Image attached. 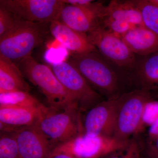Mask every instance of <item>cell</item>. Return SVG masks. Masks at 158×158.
<instances>
[{
    "label": "cell",
    "instance_id": "cell-8",
    "mask_svg": "<svg viewBox=\"0 0 158 158\" xmlns=\"http://www.w3.org/2000/svg\"><path fill=\"white\" fill-rule=\"evenodd\" d=\"M87 34L105 59L129 72L135 68L138 59L121 37L109 31L103 25Z\"/></svg>",
    "mask_w": 158,
    "mask_h": 158
},
{
    "label": "cell",
    "instance_id": "cell-26",
    "mask_svg": "<svg viewBox=\"0 0 158 158\" xmlns=\"http://www.w3.org/2000/svg\"><path fill=\"white\" fill-rule=\"evenodd\" d=\"M65 4L76 6H85L90 5L94 2L90 0H62Z\"/></svg>",
    "mask_w": 158,
    "mask_h": 158
},
{
    "label": "cell",
    "instance_id": "cell-3",
    "mask_svg": "<svg viewBox=\"0 0 158 158\" xmlns=\"http://www.w3.org/2000/svg\"><path fill=\"white\" fill-rule=\"evenodd\" d=\"M36 125L54 150L84 133L81 112L76 105L61 110L46 106Z\"/></svg>",
    "mask_w": 158,
    "mask_h": 158
},
{
    "label": "cell",
    "instance_id": "cell-7",
    "mask_svg": "<svg viewBox=\"0 0 158 158\" xmlns=\"http://www.w3.org/2000/svg\"><path fill=\"white\" fill-rule=\"evenodd\" d=\"M132 141H120L114 137L83 134L56 148L53 152L64 153L76 158H103L123 150Z\"/></svg>",
    "mask_w": 158,
    "mask_h": 158
},
{
    "label": "cell",
    "instance_id": "cell-25",
    "mask_svg": "<svg viewBox=\"0 0 158 158\" xmlns=\"http://www.w3.org/2000/svg\"><path fill=\"white\" fill-rule=\"evenodd\" d=\"M148 134L150 142L158 138V118L149 127Z\"/></svg>",
    "mask_w": 158,
    "mask_h": 158
},
{
    "label": "cell",
    "instance_id": "cell-4",
    "mask_svg": "<svg viewBox=\"0 0 158 158\" xmlns=\"http://www.w3.org/2000/svg\"><path fill=\"white\" fill-rule=\"evenodd\" d=\"M17 65L25 77L45 96L48 107L61 110L72 105L77 106L73 97L62 86L48 65L37 62L31 56L18 62Z\"/></svg>",
    "mask_w": 158,
    "mask_h": 158
},
{
    "label": "cell",
    "instance_id": "cell-16",
    "mask_svg": "<svg viewBox=\"0 0 158 158\" xmlns=\"http://www.w3.org/2000/svg\"><path fill=\"white\" fill-rule=\"evenodd\" d=\"M136 89L148 91L158 88V52L138 59L135 68L130 72Z\"/></svg>",
    "mask_w": 158,
    "mask_h": 158
},
{
    "label": "cell",
    "instance_id": "cell-18",
    "mask_svg": "<svg viewBox=\"0 0 158 158\" xmlns=\"http://www.w3.org/2000/svg\"><path fill=\"white\" fill-rule=\"evenodd\" d=\"M30 90V86L16 63L0 55V93Z\"/></svg>",
    "mask_w": 158,
    "mask_h": 158
},
{
    "label": "cell",
    "instance_id": "cell-20",
    "mask_svg": "<svg viewBox=\"0 0 158 158\" xmlns=\"http://www.w3.org/2000/svg\"><path fill=\"white\" fill-rule=\"evenodd\" d=\"M141 12L143 25L158 35V7L149 0L135 1Z\"/></svg>",
    "mask_w": 158,
    "mask_h": 158
},
{
    "label": "cell",
    "instance_id": "cell-13",
    "mask_svg": "<svg viewBox=\"0 0 158 158\" xmlns=\"http://www.w3.org/2000/svg\"><path fill=\"white\" fill-rule=\"evenodd\" d=\"M20 158H48L53 151L36 124L14 130Z\"/></svg>",
    "mask_w": 158,
    "mask_h": 158
},
{
    "label": "cell",
    "instance_id": "cell-30",
    "mask_svg": "<svg viewBox=\"0 0 158 158\" xmlns=\"http://www.w3.org/2000/svg\"><path fill=\"white\" fill-rule=\"evenodd\" d=\"M149 158H158V155H156L151 156H149Z\"/></svg>",
    "mask_w": 158,
    "mask_h": 158
},
{
    "label": "cell",
    "instance_id": "cell-6",
    "mask_svg": "<svg viewBox=\"0 0 158 158\" xmlns=\"http://www.w3.org/2000/svg\"><path fill=\"white\" fill-rule=\"evenodd\" d=\"M48 65L62 86L73 97L81 113L87 112L104 100L103 97L68 61L53 62Z\"/></svg>",
    "mask_w": 158,
    "mask_h": 158
},
{
    "label": "cell",
    "instance_id": "cell-24",
    "mask_svg": "<svg viewBox=\"0 0 158 158\" xmlns=\"http://www.w3.org/2000/svg\"><path fill=\"white\" fill-rule=\"evenodd\" d=\"M115 153L109 156V158H140L139 146L136 142L132 141L122 155Z\"/></svg>",
    "mask_w": 158,
    "mask_h": 158
},
{
    "label": "cell",
    "instance_id": "cell-11",
    "mask_svg": "<svg viewBox=\"0 0 158 158\" xmlns=\"http://www.w3.org/2000/svg\"><path fill=\"white\" fill-rule=\"evenodd\" d=\"M103 25L109 31L121 37L131 29L143 26L136 1H111L106 7Z\"/></svg>",
    "mask_w": 158,
    "mask_h": 158
},
{
    "label": "cell",
    "instance_id": "cell-27",
    "mask_svg": "<svg viewBox=\"0 0 158 158\" xmlns=\"http://www.w3.org/2000/svg\"><path fill=\"white\" fill-rule=\"evenodd\" d=\"M148 154L149 157L158 155V138L150 142L148 148Z\"/></svg>",
    "mask_w": 158,
    "mask_h": 158
},
{
    "label": "cell",
    "instance_id": "cell-14",
    "mask_svg": "<svg viewBox=\"0 0 158 158\" xmlns=\"http://www.w3.org/2000/svg\"><path fill=\"white\" fill-rule=\"evenodd\" d=\"M50 32L71 55H84L98 51L88 34L75 31L59 21L51 23Z\"/></svg>",
    "mask_w": 158,
    "mask_h": 158
},
{
    "label": "cell",
    "instance_id": "cell-21",
    "mask_svg": "<svg viewBox=\"0 0 158 158\" xmlns=\"http://www.w3.org/2000/svg\"><path fill=\"white\" fill-rule=\"evenodd\" d=\"M0 158H20L14 131H1Z\"/></svg>",
    "mask_w": 158,
    "mask_h": 158
},
{
    "label": "cell",
    "instance_id": "cell-19",
    "mask_svg": "<svg viewBox=\"0 0 158 158\" xmlns=\"http://www.w3.org/2000/svg\"><path fill=\"white\" fill-rule=\"evenodd\" d=\"M43 104L36 98L23 91L0 93V106L29 108H40Z\"/></svg>",
    "mask_w": 158,
    "mask_h": 158
},
{
    "label": "cell",
    "instance_id": "cell-10",
    "mask_svg": "<svg viewBox=\"0 0 158 158\" xmlns=\"http://www.w3.org/2000/svg\"><path fill=\"white\" fill-rule=\"evenodd\" d=\"M106 7L102 2L76 6L63 3L57 20L75 31L88 34L103 23Z\"/></svg>",
    "mask_w": 158,
    "mask_h": 158
},
{
    "label": "cell",
    "instance_id": "cell-29",
    "mask_svg": "<svg viewBox=\"0 0 158 158\" xmlns=\"http://www.w3.org/2000/svg\"><path fill=\"white\" fill-rule=\"evenodd\" d=\"M150 2L158 7V0H149Z\"/></svg>",
    "mask_w": 158,
    "mask_h": 158
},
{
    "label": "cell",
    "instance_id": "cell-2",
    "mask_svg": "<svg viewBox=\"0 0 158 158\" xmlns=\"http://www.w3.org/2000/svg\"><path fill=\"white\" fill-rule=\"evenodd\" d=\"M50 25L18 18L14 27L0 36V55L15 63L30 56L50 33Z\"/></svg>",
    "mask_w": 158,
    "mask_h": 158
},
{
    "label": "cell",
    "instance_id": "cell-12",
    "mask_svg": "<svg viewBox=\"0 0 158 158\" xmlns=\"http://www.w3.org/2000/svg\"><path fill=\"white\" fill-rule=\"evenodd\" d=\"M118 98L102 101L87 111L83 122L84 134L90 136L113 137Z\"/></svg>",
    "mask_w": 158,
    "mask_h": 158
},
{
    "label": "cell",
    "instance_id": "cell-9",
    "mask_svg": "<svg viewBox=\"0 0 158 158\" xmlns=\"http://www.w3.org/2000/svg\"><path fill=\"white\" fill-rule=\"evenodd\" d=\"M62 0H1L0 6L16 17L32 22L51 23L59 19Z\"/></svg>",
    "mask_w": 158,
    "mask_h": 158
},
{
    "label": "cell",
    "instance_id": "cell-15",
    "mask_svg": "<svg viewBox=\"0 0 158 158\" xmlns=\"http://www.w3.org/2000/svg\"><path fill=\"white\" fill-rule=\"evenodd\" d=\"M45 106L29 108L0 106V130L14 131L36 124Z\"/></svg>",
    "mask_w": 158,
    "mask_h": 158
},
{
    "label": "cell",
    "instance_id": "cell-1",
    "mask_svg": "<svg viewBox=\"0 0 158 158\" xmlns=\"http://www.w3.org/2000/svg\"><path fill=\"white\" fill-rule=\"evenodd\" d=\"M81 74L90 86L106 100L118 98L132 86L129 72L102 56L98 51L71 55L67 60Z\"/></svg>",
    "mask_w": 158,
    "mask_h": 158
},
{
    "label": "cell",
    "instance_id": "cell-23",
    "mask_svg": "<svg viewBox=\"0 0 158 158\" xmlns=\"http://www.w3.org/2000/svg\"><path fill=\"white\" fill-rule=\"evenodd\" d=\"M17 19L13 13L0 6V36L12 28Z\"/></svg>",
    "mask_w": 158,
    "mask_h": 158
},
{
    "label": "cell",
    "instance_id": "cell-28",
    "mask_svg": "<svg viewBox=\"0 0 158 158\" xmlns=\"http://www.w3.org/2000/svg\"><path fill=\"white\" fill-rule=\"evenodd\" d=\"M48 158H76L62 152H52Z\"/></svg>",
    "mask_w": 158,
    "mask_h": 158
},
{
    "label": "cell",
    "instance_id": "cell-17",
    "mask_svg": "<svg viewBox=\"0 0 158 158\" xmlns=\"http://www.w3.org/2000/svg\"><path fill=\"white\" fill-rule=\"evenodd\" d=\"M121 37L136 56H145L158 52V35L144 26L131 29Z\"/></svg>",
    "mask_w": 158,
    "mask_h": 158
},
{
    "label": "cell",
    "instance_id": "cell-5",
    "mask_svg": "<svg viewBox=\"0 0 158 158\" xmlns=\"http://www.w3.org/2000/svg\"><path fill=\"white\" fill-rule=\"evenodd\" d=\"M151 100L150 91L143 89L130 90L118 98L114 138L127 141L141 130L144 106Z\"/></svg>",
    "mask_w": 158,
    "mask_h": 158
},
{
    "label": "cell",
    "instance_id": "cell-22",
    "mask_svg": "<svg viewBox=\"0 0 158 158\" xmlns=\"http://www.w3.org/2000/svg\"><path fill=\"white\" fill-rule=\"evenodd\" d=\"M158 118V102L150 100L144 106L142 120L141 129L144 126H150Z\"/></svg>",
    "mask_w": 158,
    "mask_h": 158
}]
</instances>
